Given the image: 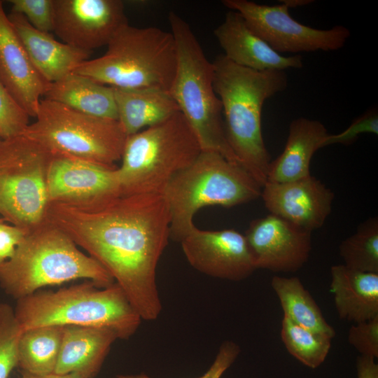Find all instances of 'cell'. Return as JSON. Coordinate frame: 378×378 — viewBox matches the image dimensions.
I'll return each mask as SVG.
<instances>
[{"label":"cell","mask_w":378,"mask_h":378,"mask_svg":"<svg viewBox=\"0 0 378 378\" xmlns=\"http://www.w3.org/2000/svg\"><path fill=\"white\" fill-rule=\"evenodd\" d=\"M45 222L64 232L98 262L124 291L142 320L162 305L156 270L170 239V214L162 192L48 203Z\"/></svg>","instance_id":"1"},{"label":"cell","mask_w":378,"mask_h":378,"mask_svg":"<svg viewBox=\"0 0 378 378\" xmlns=\"http://www.w3.org/2000/svg\"><path fill=\"white\" fill-rule=\"evenodd\" d=\"M212 63L227 141L240 165L262 187L271 162L262 134V107L267 99L286 89L287 74L242 67L223 55Z\"/></svg>","instance_id":"2"},{"label":"cell","mask_w":378,"mask_h":378,"mask_svg":"<svg viewBox=\"0 0 378 378\" xmlns=\"http://www.w3.org/2000/svg\"><path fill=\"white\" fill-rule=\"evenodd\" d=\"M86 279L104 288L108 272L61 230L43 222L28 231L13 255L0 262V286L16 300L49 286Z\"/></svg>","instance_id":"3"},{"label":"cell","mask_w":378,"mask_h":378,"mask_svg":"<svg viewBox=\"0 0 378 378\" xmlns=\"http://www.w3.org/2000/svg\"><path fill=\"white\" fill-rule=\"evenodd\" d=\"M22 331L42 326L106 328L120 340L137 331L141 317L116 284L99 287L91 281L41 291L17 300L14 309Z\"/></svg>","instance_id":"4"},{"label":"cell","mask_w":378,"mask_h":378,"mask_svg":"<svg viewBox=\"0 0 378 378\" xmlns=\"http://www.w3.org/2000/svg\"><path fill=\"white\" fill-rule=\"evenodd\" d=\"M261 191L262 187L240 164L217 152L202 150L162 192L170 214V239L180 242L195 227L193 217L200 209L242 204L259 197Z\"/></svg>","instance_id":"5"},{"label":"cell","mask_w":378,"mask_h":378,"mask_svg":"<svg viewBox=\"0 0 378 378\" xmlns=\"http://www.w3.org/2000/svg\"><path fill=\"white\" fill-rule=\"evenodd\" d=\"M105 53L89 59L73 72L112 88H158L169 91L176 66L172 34L157 27L122 25Z\"/></svg>","instance_id":"6"},{"label":"cell","mask_w":378,"mask_h":378,"mask_svg":"<svg viewBox=\"0 0 378 378\" xmlns=\"http://www.w3.org/2000/svg\"><path fill=\"white\" fill-rule=\"evenodd\" d=\"M169 22L176 50L169 93L191 126L204 151L217 152L240 164L227 141L221 102L214 88V66L190 27L174 12Z\"/></svg>","instance_id":"7"},{"label":"cell","mask_w":378,"mask_h":378,"mask_svg":"<svg viewBox=\"0 0 378 378\" xmlns=\"http://www.w3.org/2000/svg\"><path fill=\"white\" fill-rule=\"evenodd\" d=\"M201 152L196 134L179 111L127 136L117 168L120 190L126 194L162 192Z\"/></svg>","instance_id":"8"},{"label":"cell","mask_w":378,"mask_h":378,"mask_svg":"<svg viewBox=\"0 0 378 378\" xmlns=\"http://www.w3.org/2000/svg\"><path fill=\"white\" fill-rule=\"evenodd\" d=\"M22 133L52 154L115 166L127 135L117 120L98 118L42 99Z\"/></svg>","instance_id":"9"},{"label":"cell","mask_w":378,"mask_h":378,"mask_svg":"<svg viewBox=\"0 0 378 378\" xmlns=\"http://www.w3.org/2000/svg\"><path fill=\"white\" fill-rule=\"evenodd\" d=\"M52 154L24 134L0 141V215L28 232L44 222Z\"/></svg>","instance_id":"10"},{"label":"cell","mask_w":378,"mask_h":378,"mask_svg":"<svg viewBox=\"0 0 378 378\" xmlns=\"http://www.w3.org/2000/svg\"><path fill=\"white\" fill-rule=\"evenodd\" d=\"M223 4L238 12L248 27L281 55L314 51H335L342 48L350 36L342 25L318 29L303 24L289 13L283 3L274 6L248 0H223Z\"/></svg>","instance_id":"11"},{"label":"cell","mask_w":378,"mask_h":378,"mask_svg":"<svg viewBox=\"0 0 378 378\" xmlns=\"http://www.w3.org/2000/svg\"><path fill=\"white\" fill-rule=\"evenodd\" d=\"M128 23L120 0H53L52 31L62 42L92 52L107 46Z\"/></svg>","instance_id":"12"},{"label":"cell","mask_w":378,"mask_h":378,"mask_svg":"<svg viewBox=\"0 0 378 378\" xmlns=\"http://www.w3.org/2000/svg\"><path fill=\"white\" fill-rule=\"evenodd\" d=\"M180 243L188 263L209 276L237 281L256 270L244 234L234 229L195 227Z\"/></svg>","instance_id":"13"},{"label":"cell","mask_w":378,"mask_h":378,"mask_svg":"<svg viewBox=\"0 0 378 378\" xmlns=\"http://www.w3.org/2000/svg\"><path fill=\"white\" fill-rule=\"evenodd\" d=\"M312 232L270 214L251 222L244 234L257 269L294 272L307 262Z\"/></svg>","instance_id":"14"},{"label":"cell","mask_w":378,"mask_h":378,"mask_svg":"<svg viewBox=\"0 0 378 378\" xmlns=\"http://www.w3.org/2000/svg\"><path fill=\"white\" fill-rule=\"evenodd\" d=\"M260 196L270 214L310 232L323 226L331 213L335 197L311 174L289 182L267 181Z\"/></svg>","instance_id":"15"},{"label":"cell","mask_w":378,"mask_h":378,"mask_svg":"<svg viewBox=\"0 0 378 378\" xmlns=\"http://www.w3.org/2000/svg\"><path fill=\"white\" fill-rule=\"evenodd\" d=\"M117 168L52 154L46 178L49 202L82 201L118 192L120 186Z\"/></svg>","instance_id":"16"},{"label":"cell","mask_w":378,"mask_h":378,"mask_svg":"<svg viewBox=\"0 0 378 378\" xmlns=\"http://www.w3.org/2000/svg\"><path fill=\"white\" fill-rule=\"evenodd\" d=\"M0 80L14 99L35 118L49 84L29 59L0 1Z\"/></svg>","instance_id":"17"},{"label":"cell","mask_w":378,"mask_h":378,"mask_svg":"<svg viewBox=\"0 0 378 378\" xmlns=\"http://www.w3.org/2000/svg\"><path fill=\"white\" fill-rule=\"evenodd\" d=\"M214 34L224 51L223 55L240 66L257 71H285L303 66L301 55L286 56L274 50L251 30L237 11H228Z\"/></svg>","instance_id":"18"},{"label":"cell","mask_w":378,"mask_h":378,"mask_svg":"<svg viewBox=\"0 0 378 378\" xmlns=\"http://www.w3.org/2000/svg\"><path fill=\"white\" fill-rule=\"evenodd\" d=\"M8 17L34 66L49 83L73 72L90 59L91 52L60 42L50 33L36 29L22 15L11 12Z\"/></svg>","instance_id":"19"},{"label":"cell","mask_w":378,"mask_h":378,"mask_svg":"<svg viewBox=\"0 0 378 378\" xmlns=\"http://www.w3.org/2000/svg\"><path fill=\"white\" fill-rule=\"evenodd\" d=\"M116 340L117 335L106 328L64 326L54 372L95 377Z\"/></svg>","instance_id":"20"},{"label":"cell","mask_w":378,"mask_h":378,"mask_svg":"<svg viewBox=\"0 0 378 378\" xmlns=\"http://www.w3.org/2000/svg\"><path fill=\"white\" fill-rule=\"evenodd\" d=\"M328 134L318 120L304 117L293 120L283 152L270 162L267 181L284 183L309 176L311 160Z\"/></svg>","instance_id":"21"},{"label":"cell","mask_w":378,"mask_h":378,"mask_svg":"<svg viewBox=\"0 0 378 378\" xmlns=\"http://www.w3.org/2000/svg\"><path fill=\"white\" fill-rule=\"evenodd\" d=\"M330 290L340 319L354 323L378 316V274L332 266Z\"/></svg>","instance_id":"22"},{"label":"cell","mask_w":378,"mask_h":378,"mask_svg":"<svg viewBox=\"0 0 378 378\" xmlns=\"http://www.w3.org/2000/svg\"><path fill=\"white\" fill-rule=\"evenodd\" d=\"M118 121L127 136L180 111L169 91L158 88H113Z\"/></svg>","instance_id":"23"},{"label":"cell","mask_w":378,"mask_h":378,"mask_svg":"<svg viewBox=\"0 0 378 378\" xmlns=\"http://www.w3.org/2000/svg\"><path fill=\"white\" fill-rule=\"evenodd\" d=\"M43 99L90 115L118 120L113 88L75 72L49 83Z\"/></svg>","instance_id":"24"},{"label":"cell","mask_w":378,"mask_h":378,"mask_svg":"<svg viewBox=\"0 0 378 378\" xmlns=\"http://www.w3.org/2000/svg\"><path fill=\"white\" fill-rule=\"evenodd\" d=\"M271 286L284 317L316 333L330 339L335 337V329L326 321L319 306L298 277L274 275Z\"/></svg>","instance_id":"25"},{"label":"cell","mask_w":378,"mask_h":378,"mask_svg":"<svg viewBox=\"0 0 378 378\" xmlns=\"http://www.w3.org/2000/svg\"><path fill=\"white\" fill-rule=\"evenodd\" d=\"M64 326H49L22 331L18 352L21 370L45 374L55 372Z\"/></svg>","instance_id":"26"},{"label":"cell","mask_w":378,"mask_h":378,"mask_svg":"<svg viewBox=\"0 0 378 378\" xmlns=\"http://www.w3.org/2000/svg\"><path fill=\"white\" fill-rule=\"evenodd\" d=\"M340 255L349 269L378 274V219L370 218L340 245Z\"/></svg>","instance_id":"27"},{"label":"cell","mask_w":378,"mask_h":378,"mask_svg":"<svg viewBox=\"0 0 378 378\" xmlns=\"http://www.w3.org/2000/svg\"><path fill=\"white\" fill-rule=\"evenodd\" d=\"M281 340L288 353L312 369L320 366L331 348L332 339L300 326L284 316Z\"/></svg>","instance_id":"28"},{"label":"cell","mask_w":378,"mask_h":378,"mask_svg":"<svg viewBox=\"0 0 378 378\" xmlns=\"http://www.w3.org/2000/svg\"><path fill=\"white\" fill-rule=\"evenodd\" d=\"M22 330L14 309L0 302V378H8L18 366L19 341Z\"/></svg>","instance_id":"29"},{"label":"cell","mask_w":378,"mask_h":378,"mask_svg":"<svg viewBox=\"0 0 378 378\" xmlns=\"http://www.w3.org/2000/svg\"><path fill=\"white\" fill-rule=\"evenodd\" d=\"M29 115L0 80V137L6 139L22 134Z\"/></svg>","instance_id":"30"},{"label":"cell","mask_w":378,"mask_h":378,"mask_svg":"<svg viewBox=\"0 0 378 378\" xmlns=\"http://www.w3.org/2000/svg\"><path fill=\"white\" fill-rule=\"evenodd\" d=\"M11 12L22 15L36 29L49 33L53 27V0H10Z\"/></svg>","instance_id":"31"},{"label":"cell","mask_w":378,"mask_h":378,"mask_svg":"<svg viewBox=\"0 0 378 378\" xmlns=\"http://www.w3.org/2000/svg\"><path fill=\"white\" fill-rule=\"evenodd\" d=\"M364 133L378 134V114L376 109L368 110L354 119L344 131L335 134H328L323 140L321 148L332 144L349 146Z\"/></svg>","instance_id":"32"},{"label":"cell","mask_w":378,"mask_h":378,"mask_svg":"<svg viewBox=\"0 0 378 378\" xmlns=\"http://www.w3.org/2000/svg\"><path fill=\"white\" fill-rule=\"evenodd\" d=\"M348 342L360 356L378 358V316L352 325L349 330Z\"/></svg>","instance_id":"33"},{"label":"cell","mask_w":378,"mask_h":378,"mask_svg":"<svg viewBox=\"0 0 378 378\" xmlns=\"http://www.w3.org/2000/svg\"><path fill=\"white\" fill-rule=\"evenodd\" d=\"M239 346L232 341H225L220 345L217 355L208 370L197 378H220L234 363L240 354ZM111 378H153L146 374H118Z\"/></svg>","instance_id":"34"},{"label":"cell","mask_w":378,"mask_h":378,"mask_svg":"<svg viewBox=\"0 0 378 378\" xmlns=\"http://www.w3.org/2000/svg\"><path fill=\"white\" fill-rule=\"evenodd\" d=\"M0 221V262L9 259L26 233L24 230Z\"/></svg>","instance_id":"35"},{"label":"cell","mask_w":378,"mask_h":378,"mask_svg":"<svg viewBox=\"0 0 378 378\" xmlns=\"http://www.w3.org/2000/svg\"><path fill=\"white\" fill-rule=\"evenodd\" d=\"M375 358L360 356L357 358L356 370L358 378H378V365Z\"/></svg>","instance_id":"36"},{"label":"cell","mask_w":378,"mask_h":378,"mask_svg":"<svg viewBox=\"0 0 378 378\" xmlns=\"http://www.w3.org/2000/svg\"><path fill=\"white\" fill-rule=\"evenodd\" d=\"M20 378H83L75 374H58L52 372L45 374H34L21 370Z\"/></svg>","instance_id":"37"},{"label":"cell","mask_w":378,"mask_h":378,"mask_svg":"<svg viewBox=\"0 0 378 378\" xmlns=\"http://www.w3.org/2000/svg\"><path fill=\"white\" fill-rule=\"evenodd\" d=\"M281 3L284 4L288 8H297L309 4L313 2L312 0H283Z\"/></svg>","instance_id":"38"},{"label":"cell","mask_w":378,"mask_h":378,"mask_svg":"<svg viewBox=\"0 0 378 378\" xmlns=\"http://www.w3.org/2000/svg\"><path fill=\"white\" fill-rule=\"evenodd\" d=\"M1 220H4V219H1V218H0V221H1Z\"/></svg>","instance_id":"39"},{"label":"cell","mask_w":378,"mask_h":378,"mask_svg":"<svg viewBox=\"0 0 378 378\" xmlns=\"http://www.w3.org/2000/svg\"></svg>","instance_id":"40"}]
</instances>
